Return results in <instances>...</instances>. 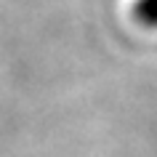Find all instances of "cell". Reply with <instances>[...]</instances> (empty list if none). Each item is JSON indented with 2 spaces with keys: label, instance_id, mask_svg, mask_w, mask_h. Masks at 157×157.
<instances>
[{
  "label": "cell",
  "instance_id": "obj_1",
  "mask_svg": "<svg viewBox=\"0 0 157 157\" xmlns=\"http://www.w3.org/2000/svg\"><path fill=\"white\" fill-rule=\"evenodd\" d=\"M133 13L144 27H157V0H139Z\"/></svg>",
  "mask_w": 157,
  "mask_h": 157
}]
</instances>
